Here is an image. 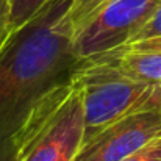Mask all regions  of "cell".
<instances>
[{
    "mask_svg": "<svg viewBox=\"0 0 161 161\" xmlns=\"http://www.w3.org/2000/svg\"><path fill=\"white\" fill-rule=\"evenodd\" d=\"M109 0H72L69 17L74 28V35L88 22V19L96 14Z\"/></svg>",
    "mask_w": 161,
    "mask_h": 161,
    "instance_id": "cell-8",
    "label": "cell"
},
{
    "mask_svg": "<svg viewBox=\"0 0 161 161\" xmlns=\"http://www.w3.org/2000/svg\"><path fill=\"white\" fill-rule=\"evenodd\" d=\"M124 47L138 49V50H161V38L142 41V42H135V44H128V46H124Z\"/></svg>",
    "mask_w": 161,
    "mask_h": 161,
    "instance_id": "cell-12",
    "label": "cell"
},
{
    "mask_svg": "<svg viewBox=\"0 0 161 161\" xmlns=\"http://www.w3.org/2000/svg\"><path fill=\"white\" fill-rule=\"evenodd\" d=\"M157 38H161V0L157 3V6L150 13V16L142 22V25L135 31V35L131 36L128 44L142 42V41H149V39H157Z\"/></svg>",
    "mask_w": 161,
    "mask_h": 161,
    "instance_id": "cell-9",
    "label": "cell"
},
{
    "mask_svg": "<svg viewBox=\"0 0 161 161\" xmlns=\"http://www.w3.org/2000/svg\"><path fill=\"white\" fill-rule=\"evenodd\" d=\"M83 142V96L72 75L33 116L20 138L16 161H74Z\"/></svg>",
    "mask_w": 161,
    "mask_h": 161,
    "instance_id": "cell-3",
    "label": "cell"
},
{
    "mask_svg": "<svg viewBox=\"0 0 161 161\" xmlns=\"http://www.w3.org/2000/svg\"><path fill=\"white\" fill-rule=\"evenodd\" d=\"M11 39L9 28V0H0V53Z\"/></svg>",
    "mask_w": 161,
    "mask_h": 161,
    "instance_id": "cell-11",
    "label": "cell"
},
{
    "mask_svg": "<svg viewBox=\"0 0 161 161\" xmlns=\"http://www.w3.org/2000/svg\"><path fill=\"white\" fill-rule=\"evenodd\" d=\"M74 78L83 96L85 142L125 116L161 108V83L127 75L103 55L80 59Z\"/></svg>",
    "mask_w": 161,
    "mask_h": 161,
    "instance_id": "cell-2",
    "label": "cell"
},
{
    "mask_svg": "<svg viewBox=\"0 0 161 161\" xmlns=\"http://www.w3.org/2000/svg\"><path fill=\"white\" fill-rule=\"evenodd\" d=\"M50 0H9L11 36L33 20Z\"/></svg>",
    "mask_w": 161,
    "mask_h": 161,
    "instance_id": "cell-7",
    "label": "cell"
},
{
    "mask_svg": "<svg viewBox=\"0 0 161 161\" xmlns=\"http://www.w3.org/2000/svg\"><path fill=\"white\" fill-rule=\"evenodd\" d=\"M161 138V108L125 116L88 139L74 161H124Z\"/></svg>",
    "mask_w": 161,
    "mask_h": 161,
    "instance_id": "cell-5",
    "label": "cell"
},
{
    "mask_svg": "<svg viewBox=\"0 0 161 161\" xmlns=\"http://www.w3.org/2000/svg\"><path fill=\"white\" fill-rule=\"evenodd\" d=\"M102 55L107 56L127 75L161 83V50H138L130 47H119Z\"/></svg>",
    "mask_w": 161,
    "mask_h": 161,
    "instance_id": "cell-6",
    "label": "cell"
},
{
    "mask_svg": "<svg viewBox=\"0 0 161 161\" xmlns=\"http://www.w3.org/2000/svg\"><path fill=\"white\" fill-rule=\"evenodd\" d=\"M124 161H161V138L144 146L141 150H138Z\"/></svg>",
    "mask_w": 161,
    "mask_h": 161,
    "instance_id": "cell-10",
    "label": "cell"
},
{
    "mask_svg": "<svg viewBox=\"0 0 161 161\" xmlns=\"http://www.w3.org/2000/svg\"><path fill=\"white\" fill-rule=\"evenodd\" d=\"M72 0H50L0 53V161H16L24 131L42 102L72 78Z\"/></svg>",
    "mask_w": 161,
    "mask_h": 161,
    "instance_id": "cell-1",
    "label": "cell"
},
{
    "mask_svg": "<svg viewBox=\"0 0 161 161\" xmlns=\"http://www.w3.org/2000/svg\"><path fill=\"white\" fill-rule=\"evenodd\" d=\"M160 0H109L74 35L80 59L108 53L128 44Z\"/></svg>",
    "mask_w": 161,
    "mask_h": 161,
    "instance_id": "cell-4",
    "label": "cell"
}]
</instances>
